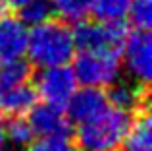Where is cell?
<instances>
[{
	"label": "cell",
	"instance_id": "21",
	"mask_svg": "<svg viewBox=\"0 0 152 151\" xmlns=\"http://www.w3.org/2000/svg\"><path fill=\"white\" fill-rule=\"evenodd\" d=\"M0 147H4V120H2V109H0Z\"/></svg>",
	"mask_w": 152,
	"mask_h": 151
},
{
	"label": "cell",
	"instance_id": "24",
	"mask_svg": "<svg viewBox=\"0 0 152 151\" xmlns=\"http://www.w3.org/2000/svg\"><path fill=\"white\" fill-rule=\"evenodd\" d=\"M115 151H118V149H115Z\"/></svg>",
	"mask_w": 152,
	"mask_h": 151
},
{
	"label": "cell",
	"instance_id": "9",
	"mask_svg": "<svg viewBox=\"0 0 152 151\" xmlns=\"http://www.w3.org/2000/svg\"><path fill=\"white\" fill-rule=\"evenodd\" d=\"M29 29L19 18L2 16L0 18V62L15 60L25 54Z\"/></svg>",
	"mask_w": 152,
	"mask_h": 151
},
{
	"label": "cell",
	"instance_id": "13",
	"mask_svg": "<svg viewBox=\"0 0 152 151\" xmlns=\"http://www.w3.org/2000/svg\"><path fill=\"white\" fill-rule=\"evenodd\" d=\"M33 141L35 134L25 116H12L8 122H4V144H10L15 149H25Z\"/></svg>",
	"mask_w": 152,
	"mask_h": 151
},
{
	"label": "cell",
	"instance_id": "6",
	"mask_svg": "<svg viewBox=\"0 0 152 151\" xmlns=\"http://www.w3.org/2000/svg\"><path fill=\"white\" fill-rule=\"evenodd\" d=\"M37 97L42 103L66 107L73 93L77 91V79L69 66H52V68H41L33 85Z\"/></svg>",
	"mask_w": 152,
	"mask_h": 151
},
{
	"label": "cell",
	"instance_id": "12",
	"mask_svg": "<svg viewBox=\"0 0 152 151\" xmlns=\"http://www.w3.org/2000/svg\"><path fill=\"white\" fill-rule=\"evenodd\" d=\"M150 116L148 110L141 109L135 113L127 136L123 140L125 151H152V130H150Z\"/></svg>",
	"mask_w": 152,
	"mask_h": 151
},
{
	"label": "cell",
	"instance_id": "20",
	"mask_svg": "<svg viewBox=\"0 0 152 151\" xmlns=\"http://www.w3.org/2000/svg\"><path fill=\"white\" fill-rule=\"evenodd\" d=\"M27 2H29V0H6V4H8V8H18V10H19V8H21V6H25V4Z\"/></svg>",
	"mask_w": 152,
	"mask_h": 151
},
{
	"label": "cell",
	"instance_id": "18",
	"mask_svg": "<svg viewBox=\"0 0 152 151\" xmlns=\"http://www.w3.org/2000/svg\"><path fill=\"white\" fill-rule=\"evenodd\" d=\"M127 19L135 29H150L152 25V0H131Z\"/></svg>",
	"mask_w": 152,
	"mask_h": 151
},
{
	"label": "cell",
	"instance_id": "2",
	"mask_svg": "<svg viewBox=\"0 0 152 151\" xmlns=\"http://www.w3.org/2000/svg\"><path fill=\"white\" fill-rule=\"evenodd\" d=\"M133 114L110 105L75 128V145L79 151H115L123 145Z\"/></svg>",
	"mask_w": 152,
	"mask_h": 151
},
{
	"label": "cell",
	"instance_id": "19",
	"mask_svg": "<svg viewBox=\"0 0 152 151\" xmlns=\"http://www.w3.org/2000/svg\"><path fill=\"white\" fill-rule=\"evenodd\" d=\"M21 151H79V147L67 136H54V138H39L37 141H33Z\"/></svg>",
	"mask_w": 152,
	"mask_h": 151
},
{
	"label": "cell",
	"instance_id": "7",
	"mask_svg": "<svg viewBox=\"0 0 152 151\" xmlns=\"http://www.w3.org/2000/svg\"><path fill=\"white\" fill-rule=\"evenodd\" d=\"M27 122H29L33 134L39 138L67 136L71 130V122L66 113V107L50 105V103H35L27 113Z\"/></svg>",
	"mask_w": 152,
	"mask_h": 151
},
{
	"label": "cell",
	"instance_id": "16",
	"mask_svg": "<svg viewBox=\"0 0 152 151\" xmlns=\"http://www.w3.org/2000/svg\"><path fill=\"white\" fill-rule=\"evenodd\" d=\"M54 14H58L64 21H85V18L91 14L93 0H50Z\"/></svg>",
	"mask_w": 152,
	"mask_h": 151
},
{
	"label": "cell",
	"instance_id": "5",
	"mask_svg": "<svg viewBox=\"0 0 152 151\" xmlns=\"http://www.w3.org/2000/svg\"><path fill=\"white\" fill-rule=\"evenodd\" d=\"M123 23H104V21H79L73 29L75 49L77 50H108L121 53L125 41Z\"/></svg>",
	"mask_w": 152,
	"mask_h": 151
},
{
	"label": "cell",
	"instance_id": "23",
	"mask_svg": "<svg viewBox=\"0 0 152 151\" xmlns=\"http://www.w3.org/2000/svg\"><path fill=\"white\" fill-rule=\"evenodd\" d=\"M0 151H4V149H2V147H0Z\"/></svg>",
	"mask_w": 152,
	"mask_h": 151
},
{
	"label": "cell",
	"instance_id": "14",
	"mask_svg": "<svg viewBox=\"0 0 152 151\" xmlns=\"http://www.w3.org/2000/svg\"><path fill=\"white\" fill-rule=\"evenodd\" d=\"M131 0H93L91 12L96 21L104 23H123L127 19Z\"/></svg>",
	"mask_w": 152,
	"mask_h": 151
},
{
	"label": "cell",
	"instance_id": "17",
	"mask_svg": "<svg viewBox=\"0 0 152 151\" xmlns=\"http://www.w3.org/2000/svg\"><path fill=\"white\" fill-rule=\"evenodd\" d=\"M52 16H54V8L50 0H29L25 6L19 8V19L29 27L48 21Z\"/></svg>",
	"mask_w": 152,
	"mask_h": 151
},
{
	"label": "cell",
	"instance_id": "22",
	"mask_svg": "<svg viewBox=\"0 0 152 151\" xmlns=\"http://www.w3.org/2000/svg\"><path fill=\"white\" fill-rule=\"evenodd\" d=\"M6 12H8V4H6V0H0V18H2V16H6Z\"/></svg>",
	"mask_w": 152,
	"mask_h": 151
},
{
	"label": "cell",
	"instance_id": "8",
	"mask_svg": "<svg viewBox=\"0 0 152 151\" xmlns=\"http://www.w3.org/2000/svg\"><path fill=\"white\" fill-rule=\"evenodd\" d=\"M108 105H110V99L104 89L83 87V89L75 91L73 97L69 99V103L66 105V113L69 116L71 126H79L96 116L98 113H102Z\"/></svg>",
	"mask_w": 152,
	"mask_h": 151
},
{
	"label": "cell",
	"instance_id": "1",
	"mask_svg": "<svg viewBox=\"0 0 152 151\" xmlns=\"http://www.w3.org/2000/svg\"><path fill=\"white\" fill-rule=\"evenodd\" d=\"M75 37L67 21L48 19L29 31L25 54L29 64L39 68L67 66L75 56Z\"/></svg>",
	"mask_w": 152,
	"mask_h": 151
},
{
	"label": "cell",
	"instance_id": "15",
	"mask_svg": "<svg viewBox=\"0 0 152 151\" xmlns=\"http://www.w3.org/2000/svg\"><path fill=\"white\" fill-rule=\"evenodd\" d=\"M31 81V64L23 58L6 60L0 64V89L23 85Z\"/></svg>",
	"mask_w": 152,
	"mask_h": 151
},
{
	"label": "cell",
	"instance_id": "4",
	"mask_svg": "<svg viewBox=\"0 0 152 151\" xmlns=\"http://www.w3.org/2000/svg\"><path fill=\"white\" fill-rule=\"evenodd\" d=\"M119 60L127 79L148 87L152 78V37L148 29H133L125 35Z\"/></svg>",
	"mask_w": 152,
	"mask_h": 151
},
{
	"label": "cell",
	"instance_id": "11",
	"mask_svg": "<svg viewBox=\"0 0 152 151\" xmlns=\"http://www.w3.org/2000/svg\"><path fill=\"white\" fill-rule=\"evenodd\" d=\"M35 103H37V93L31 81L23 83V85L0 89V109L10 116H25Z\"/></svg>",
	"mask_w": 152,
	"mask_h": 151
},
{
	"label": "cell",
	"instance_id": "10",
	"mask_svg": "<svg viewBox=\"0 0 152 151\" xmlns=\"http://www.w3.org/2000/svg\"><path fill=\"white\" fill-rule=\"evenodd\" d=\"M146 89L148 87H142L131 79H118L106 93L114 107L135 114L141 109H146Z\"/></svg>",
	"mask_w": 152,
	"mask_h": 151
},
{
	"label": "cell",
	"instance_id": "3",
	"mask_svg": "<svg viewBox=\"0 0 152 151\" xmlns=\"http://www.w3.org/2000/svg\"><path fill=\"white\" fill-rule=\"evenodd\" d=\"M73 74L77 83L85 87H106L114 85L121 78V60L119 53L108 50H79L73 56Z\"/></svg>",
	"mask_w": 152,
	"mask_h": 151
}]
</instances>
